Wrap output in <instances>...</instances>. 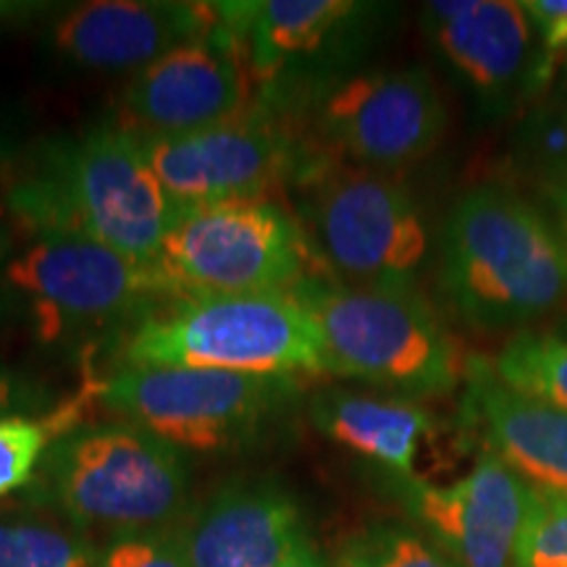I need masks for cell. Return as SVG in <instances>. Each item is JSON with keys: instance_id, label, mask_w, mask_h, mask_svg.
I'll use <instances>...</instances> for the list:
<instances>
[{"instance_id": "obj_1", "label": "cell", "mask_w": 567, "mask_h": 567, "mask_svg": "<svg viewBox=\"0 0 567 567\" xmlns=\"http://www.w3.org/2000/svg\"><path fill=\"white\" fill-rule=\"evenodd\" d=\"M6 210L27 237L80 234L142 266L155 264L182 216L118 116L40 142L6 189Z\"/></svg>"}, {"instance_id": "obj_2", "label": "cell", "mask_w": 567, "mask_h": 567, "mask_svg": "<svg viewBox=\"0 0 567 567\" xmlns=\"http://www.w3.org/2000/svg\"><path fill=\"white\" fill-rule=\"evenodd\" d=\"M442 292L478 331L536 321L567 300V243L536 205L481 184L442 229Z\"/></svg>"}, {"instance_id": "obj_3", "label": "cell", "mask_w": 567, "mask_h": 567, "mask_svg": "<svg viewBox=\"0 0 567 567\" xmlns=\"http://www.w3.org/2000/svg\"><path fill=\"white\" fill-rule=\"evenodd\" d=\"M109 350L118 368H197L279 379L323 373L318 326L297 292L168 297Z\"/></svg>"}, {"instance_id": "obj_4", "label": "cell", "mask_w": 567, "mask_h": 567, "mask_svg": "<svg viewBox=\"0 0 567 567\" xmlns=\"http://www.w3.org/2000/svg\"><path fill=\"white\" fill-rule=\"evenodd\" d=\"M38 505L109 542L174 528L189 507V460L126 421H90L51 444L38 471Z\"/></svg>"}, {"instance_id": "obj_5", "label": "cell", "mask_w": 567, "mask_h": 567, "mask_svg": "<svg viewBox=\"0 0 567 567\" xmlns=\"http://www.w3.org/2000/svg\"><path fill=\"white\" fill-rule=\"evenodd\" d=\"M174 297L153 266L80 234H32L0 276L34 337L55 350L111 347L155 305Z\"/></svg>"}, {"instance_id": "obj_6", "label": "cell", "mask_w": 567, "mask_h": 567, "mask_svg": "<svg viewBox=\"0 0 567 567\" xmlns=\"http://www.w3.org/2000/svg\"><path fill=\"white\" fill-rule=\"evenodd\" d=\"M321 337L323 373L386 394H450L465 375L455 339L417 289L347 287L316 276L295 289Z\"/></svg>"}, {"instance_id": "obj_7", "label": "cell", "mask_w": 567, "mask_h": 567, "mask_svg": "<svg viewBox=\"0 0 567 567\" xmlns=\"http://www.w3.org/2000/svg\"><path fill=\"white\" fill-rule=\"evenodd\" d=\"M218 11L250 71L252 103L302 122L326 92L358 74L389 9L358 0H239Z\"/></svg>"}, {"instance_id": "obj_8", "label": "cell", "mask_w": 567, "mask_h": 567, "mask_svg": "<svg viewBox=\"0 0 567 567\" xmlns=\"http://www.w3.org/2000/svg\"><path fill=\"white\" fill-rule=\"evenodd\" d=\"M300 389L279 375L126 365L95 381V400L184 455H229L279 429Z\"/></svg>"}, {"instance_id": "obj_9", "label": "cell", "mask_w": 567, "mask_h": 567, "mask_svg": "<svg viewBox=\"0 0 567 567\" xmlns=\"http://www.w3.org/2000/svg\"><path fill=\"white\" fill-rule=\"evenodd\" d=\"M295 193V213L329 279L347 287L417 289L429 231L405 184L329 158Z\"/></svg>"}, {"instance_id": "obj_10", "label": "cell", "mask_w": 567, "mask_h": 567, "mask_svg": "<svg viewBox=\"0 0 567 567\" xmlns=\"http://www.w3.org/2000/svg\"><path fill=\"white\" fill-rule=\"evenodd\" d=\"M174 297L295 292L329 276L295 210L229 200L182 210L153 264Z\"/></svg>"}, {"instance_id": "obj_11", "label": "cell", "mask_w": 567, "mask_h": 567, "mask_svg": "<svg viewBox=\"0 0 567 567\" xmlns=\"http://www.w3.org/2000/svg\"><path fill=\"white\" fill-rule=\"evenodd\" d=\"M147 161L182 210L229 200H276L329 155L300 118L250 105L234 118L176 137H142Z\"/></svg>"}, {"instance_id": "obj_12", "label": "cell", "mask_w": 567, "mask_h": 567, "mask_svg": "<svg viewBox=\"0 0 567 567\" xmlns=\"http://www.w3.org/2000/svg\"><path fill=\"white\" fill-rule=\"evenodd\" d=\"M318 151L371 172H394L429 155L442 140L446 109L421 66L358 71L302 116Z\"/></svg>"}, {"instance_id": "obj_13", "label": "cell", "mask_w": 567, "mask_h": 567, "mask_svg": "<svg viewBox=\"0 0 567 567\" xmlns=\"http://www.w3.org/2000/svg\"><path fill=\"white\" fill-rule=\"evenodd\" d=\"M189 567H313V536L281 481L237 476L189 505L174 526Z\"/></svg>"}, {"instance_id": "obj_14", "label": "cell", "mask_w": 567, "mask_h": 567, "mask_svg": "<svg viewBox=\"0 0 567 567\" xmlns=\"http://www.w3.org/2000/svg\"><path fill=\"white\" fill-rule=\"evenodd\" d=\"M250 105V71L218 11L216 27L132 76L118 118L142 137H176L221 124Z\"/></svg>"}, {"instance_id": "obj_15", "label": "cell", "mask_w": 567, "mask_h": 567, "mask_svg": "<svg viewBox=\"0 0 567 567\" xmlns=\"http://www.w3.org/2000/svg\"><path fill=\"white\" fill-rule=\"evenodd\" d=\"M218 3L90 0L55 11L42 27V55L71 76L137 74L182 42L208 32Z\"/></svg>"}, {"instance_id": "obj_16", "label": "cell", "mask_w": 567, "mask_h": 567, "mask_svg": "<svg viewBox=\"0 0 567 567\" xmlns=\"http://www.w3.org/2000/svg\"><path fill=\"white\" fill-rule=\"evenodd\" d=\"M423 32L481 113H502L549 80L534 21L515 0H434Z\"/></svg>"}, {"instance_id": "obj_17", "label": "cell", "mask_w": 567, "mask_h": 567, "mask_svg": "<svg viewBox=\"0 0 567 567\" xmlns=\"http://www.w3.org/2000/svg\"><path fill=\"white\" fill-rule=\"evenodd\" d=\"M413 520L457 567H515L526 528L530 486L492 450L465 478L436 486L423 478H392Z\"/></svg>"}, {"instance_id": "obj_18", "label": "cell", "mask_w": 567, "mask_h": 567, "mask_svg": "<svg viewBox=\"0 0 567 567\" xmlns=\"http://www.w3.org/2000/svg\"><path fill=\"white\" fill-rule=\"evenodd\" d=\"M465 415L536 492L567 499V413L502 384L484 358L465 363Z\"/></svg>"}, {"instance_id": "obj_19", "label": "cell", "mask_w": 567, "mask_h": 567, "mask_svg": "<svg viewBox=\"0 0 567 567\" xmlns=\"http://www.w3.org/2000/svg\"><path fill=\"white\" fill-rule=\"evenodd\" d=\"M310 421L326 439L371 460L389 478L413 481L425 446L442 425L415 400L368 394L352 389H321L308 402Z\"/></svg>"}, {"instance_id": "obj_20", "label": "cell", "mask_w": 567, "mask_h": 567, "mask_svg": "<svg viewBox=\"0 0 567 567\" xmlns=\"http://www.w3.org/2000/svg\"><path fill=\"white\" fill-rule=\"evenodd\" d=\"M95 542L55 513L3 509L0 567H97Z\"/></svg>"}, {"instance_id": "obj_21", "label": "cell", "mask_w": 567, "mask_h": 567, "mask_svg": "<svg viewBox=\"0 0 567 567\" xmlns=\"http://www.w3.org/2000/svg\"><path fill=\"white\" fill-rule=\"evenodd\" d=\"M84 405L87 402L80 394L45 415L0 417V499L38 476L42 457L55 439L80 425V410Z\"/></svg>"}, {"instance_id": "obj_22", "label": "cell", "mask_w": 567, "mask_h": 567, "mask_svg": "<svg viewBox=\"0 0 567 567\" xmlns=\"http://www.w3.org/2000/svg\"><path fill=\"white\" fill-rule=\"evenodd\" d=\"M502 384L567 413V339L555 334H517L496 354Z\"/></svg>"}, {"instance_id": "obj_23", "label": "cell", "mask_w": 567, "mask_h": 567, "mask_svg": "<svg viewBox=\"0 0 567 567\" xmlns=\"http://www.w3.org/2000/svg\"><path fill=\"white\" fill-rule=\"evenodd\" d=\"M342 567H457L421 530L402 523H373L342 547Z\"/></svg>"}, {"instance_id": "obj_24", "label": "cell", "mask_w": 567, "mask_h": 567, "mask_svg": "<svg viewBox=\"0 0 567 567\" xmlns=\"http://www.w3.org/2000/svg\"><path fill=\"white\" fill-rule=\"evenodd\" d=\"M515 567H567V499L530 488Z\"/></svg>"}, {"instance_id": "obj_25", "label": "cell", "mask_w": 567, "mask_h": 567, "mask_svg": "<svg viewBox=\"0 0 567 567\" xmlns=\"http://www.w3.org/2000/svg\"><path fill=\"white\" fill-rule=\"evenodd\" d=\"M523 158L542 174V184L567 176V103L528 118L523 126Z\"/></svg>"}, {"instance_id": "obj_26", "label": "cell", "mask_w": 567, "mask_h": 567, "mask_svg": "<svg viewBox=\"0 0 567 567\" xmlns=\"http://www.w3.org/2000/svg\"><path fill=\"white\" fill-rule=\"evenodd\" d=\"M97 567H189L174 528L145 530L105 542Z\"/></svg>"}, {"instance_id": "obj_27", "label": "cell", "mask_w": 567, "mask_h": 567, "mask_svg": "<svg viewBox=\"0 0 567 567\" xmlns=\"http://www.w3.org/2000/svg\"><path fill=\"white\" fill-rule=\"evenodd\" d=\"M59 405L61 402L42 381L0 363V417L45 415Z\"/></svg>"}, {"instance_id": "obj_28", "label": "cell", "mask_w": 567, "mask_h": 567, "mask_svg": "<svg viewBox=\"0 0 567 567\" xmlns=\"http://www.w3.org/2000/svg\"><path fill=\"white\" fill-rule=\"evenodd\" d=\"M526 11L538 34L542 55L551 71L559 55H567V0H526Z\"/></svg>"}, {"instance_id": "obj_29", "label": "cell", "mask_w": 567, "mask_h": 567, "mask_svg": "<svg viewBox=\"0 0 567 567\" xmlns=\"http://www.w3.org/2000/svg\"><path fill=\"white\" fill-rule=\"evenodd\" d=\"M542 193L547 197V205L555 213V226L567 243V176L542 184Z\"/></svg>"}, {"instance_id": "obj_30", "label": "cell", "mask_w": 567, "mask_h": 567, "mask_svg": "<svg viewBox=\"0 0 567 567\" xmlns=\"http://www.w3.org/2000/svg\"><path fill=\"white\" fill-rule=\"evenodd\" d=\"M11 255H13V231L9 224L0 221V276H3V268L9 264Z\"/></svg>"}, {"instance_id": "obj_31", "label": "cell", "mask_w": 567, "mask_h": 567, "mask_svg": "<svg viewBox=\"0 0 567 567\" xmlns=\"http://www.w3.org/2000/svg\"><path fill=\"white\" fill-rule=\"evenodd\" d=\"M313 567H318V565H313Z\"/></svg>"}]
</instances>
